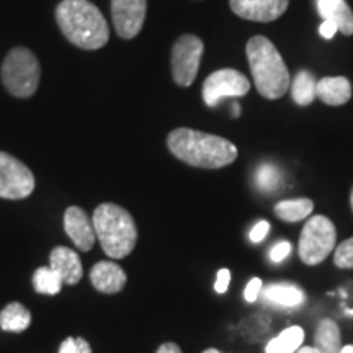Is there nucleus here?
I'll return each mask as SVG.
<instances>
[{"instance_id": "nucleus-1", "label": "nucleus", "mask_w": 353, "mask_h": 353, "mask_svg": "<svg viewBox=\"0 0 353 353\" xmlns=\"http://www.w3.org/2000/svg\"><path fill=\"white\" fill-rule=\"evenodd\" d=\"M167 148L179 161L200 169H223L237 159L236 144L221 136L192 128H176L167 136Z\"/></svg>"}, {"instance_id": "nucleus-2", "label": "nucleus", "mask_w": 353, "mask_h": 353, "mask_svg": "<svg viewBox=\"0 0 353 353\" xmlns=\"http://www.w3.org/2000/svg\"><path fill=\"white\" fill-rule=\"evenodd\" d=\"M56 21L74 46L95 51L110 39V28L100 8L90 0H63L56 7Z\"/></svg>"}, {"instance_id": "nucleus-3", "label": "nucleus", "mask_w": 353, "mask_h": 353, "mask_svg": "<svg viewBox=\"0 0 353 353\" xmlns=\"http://www.w3.org/2000/svg\"><path fill=\"white\" fill-rule=\"evenodd\" d=\"M255 87L263 99L276 100L288 92L290 72L283 57L270 39L257 34L245 46Z\"/></svg>"}, {"instance_id": "nucleus-4", "label": "nucleus", "mask_w": 353, "mask_h": 353, "mask_svg": "<svg viewBox=\"0 0 353 353\" xmlns=\"http://www.w3.org/2000/svg\"><path fill=\"white\" fill-rule=\"evenodd\" d=\"M92 223L97 239L108 257L120 260L134 250L138 228L130 211L114 203H103L95 208Z\"/></svg>"}, {"instance_id": "nucleus-5", "label": "nucleus", "mask_w": 353, "mask_h": 353, "mask_svg": "<svg viewBox=\"0 0 353 353\" xmlns=\"http://www.w3.org/2000/svg\"><path fill=\"white\" fill-rule=\"evenodd\" d=\"M0 76L8 94L19 99H28L38 90L41 68L37 56L28 48L19 46L6 56Z\"/></svg>"}, {"instance_id": "nucleus-6", "label": "nucleus", "mask_w": 353, "mask_h": 353, "mask_svg": "<svg viewBox=\"0 0 353 353\" xmlns=\"http://www.w3.org/2000/svg\"><path fill=\"white\" fill-rule=\"evenodd\" d=\"M337 242V229L329 218L316 214L304 224L299 236L298 254L306 265H319L329 257Z\"/></svg>"}, {"instance_id": "nucleus-7", "label": "nucleus", "mask_w": 353, "mask_h": 353, "mask_svg": "<svg viewBox=\"0 0 353 353\" xmlns=\"http://www.w3.org/2000/svg\"><path fill=\"white\" fill-rule=\"evenodd\" d=\"M205 44L195 34H182L172 46V77L176 85L190 87L198 76Z\"/></svg>"}, {"instance_id": "nucleus-8", "label": "nucleus", "mask_w": 353, "mask_h": 353, "mask_svg": "<svg viewBox=\"0 0 353 353\" xmlns=\"http://www.w3.org/2000/svg\"><path fill=\"white\" fill-rule=\"evenodd\" d=\"M34 190V175L12 154L0 151V198L23 200Z\"/></svg>"}, {"instance_id": "nucleus-9", "label": "nucleus", "mask_w": 353, "mask_h": 353, "mask_svg": "<svg viewBox=\"0 0 353 353\" xmlns=\"http://www.w3.org/2000/svg\"><path fill=\"white\" fill-rule=\"evenodd\" d=\"M250 82L236 69H219L203 82V100L210 108L218 107L224 99H237L249 94Z\"/></svg>"}, {"instance_id": "nucleus-10", "label": "nucleus", "mask_w": 353, "mask_h": 353, "mask_svg": "<svg viewBox=\"0 0 353 353\" xmlns=\"http://www.w3.org/2000/svg\"><path fill=\"white\" fill-rule=\"evenodd\" d=\"M148 0H112V20L118 37L132 39L143 30Z\"/></svg>"}, {"instance_id": "nucleus-11", "label": "nucleus", "mask_w": 353, "mask_h": 353, "mask_svg": "<svg viewBox=\"0 0 353 353\" xmlns=\"http://www.w3.org/2000/svg\"><path fill=\"white\" fill-rule=\"evenodd\" d=\"M237 17L260 23H270L288 10L290 0H229Z\"/></svg>"}, {"instance_id": "nucleus-12", "label": "nucleus", "mask_w": 353, "mask_h": 353, "mask_svg": "<svg viewBox=\"0 0 353 353\" xmlns=\"http://www.w3.org/2000/svg\"><path fill=\"white\" fill-rule=\"evenodd\" d=\"M64 231L82 252H88L95 245L97 236L94 223L79 206H69L64 213Z\"/></svg>"}, {"instance_id": "nucleus-13", "label": "nucleus", "mask_w": 353, "mask_h": 353, "mask_svg": "<svg viewBox=\"0 0 353 353\" xmlns=\"http://www.w3.org/2000/svg\"><path fill=\"white\" fill-rule=\"evenodd\" d=\"M50 267L63 278L65 285H77L83 276L81 257L76 250L65 245H57L51 250Z\"/></svg>"}, {"instance_id": "nucleus-14", "label": "nucleus", "mask_w": 353, "mask_h": 353, "mask_svg": "<svg viewBox=\"0 0 353 353\" xmlns=\"http://www.w3.org/2000/svg\"><path fill=\"white\" fill-rule=\"evenodd\" d=\"M90 281L94 288L100 293L105 294H114L120 293L126 285V273L118 263L101 262L95 263L90 270Z\"/></svg>"}, {"instance_id": "nucleus-15", "label": "nucleus", "mask_w": 353, "mask_h": 353, "mask_svg": "<svg viewBox=\"0 0 353 353\" xmlns=\"http://www.w3.org/2000/svg\"><path fill=\"white\" fill-rule=\"evenodd\" d=\"M316 8L322 20L334 21L339 32L345 37H352L353 10L345 0H316Z\"/></svg>"}, {"instance_id": "nucleus-16", "label": "nucleus", "mask_w": 353, "mask_h": 353, "mask_svg": "<svg viewBox=\"0 0 353 353\" xmlns=\"http://www.w3.org/2000/svg\"><path fill=\"white\" fill-rule=\"evenodd\" d=\"M316 95L322 103L341 107L352 99V83L347 77H322L317 81Z\"/></svg>"}, {"instance_id": "nucleus-17", "label": "nucleus", "mask_w": 353, "mask_h": 353, "mask_svg": "<svg viewBox=\"0 0 353 353\" xmlns=\"http://www.w3.org/2000/svg\"><path fill=\"white\" fill-rule=\"evenodd\" d=\"M262 296L267 303L278 307H298L304 303V291L293 283H273L262 290Z\"/></svg>"}, {"instance_id": "nucleus-18", "label": "nucleus", "mask_w": 353, "mask_h": 353, "mask_svg": "<svg viewBox=\"0 0 353 353\" xmlns=\"http://www.w3.org/2000/svg\"><path fill=\"white\" fill-rule=\"evenodd\" d=\"M32 324V312L21 303L13 301L0 311V329L6 332H23Z\"/></svg>"}, {"instance_id": "nucleus-19", "label": "nucleus", "mask_w": 353, "mask_h": 353, "mask_svg": "<svg viewBox=\"0 0 353 353\" xmlns=\"http://www.w3.org/2000/svg\"><path fill=\"white\" fill-rule=\"evenodd\" d=\"M316 348L321 353H341L342 334L337 322L332 319H322L316 330Z\"/></svg>"}, {"instance_id": "nucleus-20", "label": "nucleus", "mask_w": 353, "mask_h": 353, "mask_svg": "<svg viewBox=\"0 0 353 353\" xmlns=\"http://www.w3.org/2000/svg\"><path fill=\"white\" fill-rule=\"evenodd\" d=\"M312 210H314V203L309 198H296V200H283L276 203L275 216L286 223H298L311 216Z\"/></svg>"}, {"instance_id": "nucleus-21", "label": "nucleus", "mask_w": 353, "mask_h": 353, "mask_svg": "<svg viewBox=\"0 0 353 353\" xmlns=\"http://www.w3.org/2000/svg\"><path fill=\"white\" fill-rule=\"evenodd\" d=\"M303 342L304 330L299 325H291L267 343L265 353H296L301 348Z\"/></svg>"}, {"instance_id": "nucleus-22", "label": "nucleus", "mask_w": 353, "mask_h": 353, "mask_svg": "<svg viewBox=\"0 0 353 353\" xmlns=\"http://www.w3.org/2000/svg\"><path fill=\"white\" fill-rule=\"evenodd\" d=\"M316 88L317 81L314 74L309 72V70H299L293 83H291V97H293L294 103L299 105V107L311 105L314 99H317Z\"/></svg>"}, {"instance_id": "nucleus-23", "label": "nucleus", "mask_w": 353, "mask_h": 353, "mask_svg": "<svg viewBox=\"0 0 353 353\" xmlns=\"http://www.w3.org/2000/svg\"><path fill=\"white\" fill-rule=\"evenodd\" d=\"M64 281L51 267H39L33 275V286L39 294H57Z\"/></svg>"}, {"instance_id": "nucleus-24", "label": "nucleus", "mask_w": 353, "mask_h": 353, "mask_svg": "<svg viewBox=\"0 0 353 353\" xmlns=\"http://www.w3.org/2000/svg\"><path fill=\"white\" fill-rule=\"evenodd\" d=\"M255 183L263 193H273L281 187V172L273 164H262L255 172Z\"/></svg>"}, {"instance_id": "nucleus-25", "label": "nucleus", "mask_w": 353, "mask_h": 353, "mask_svg": "<svg viewBox=\"0 0 353 353\" xmlns=\"http://www.w3.org/2000/svg\"><path fill=\"white\" fill-rule=\"evenodd\" d=\"M334 263L335 267L350 270L353 268V237L343 241L341 245L334 249Z\"/></svg>"}, {"instance_id": "nucleus-26", "label": "nucleus", "mask_w": 353, "mask_h": 353, "mask_svg": "<svg viewBox=\"0 0 353 353\" xmlns=\"http://www.w3.org/2000/svg\"><path fill=\"white\" fill-rule=\"evenodd\" d=\"M59 353H92V347L85 339L69 337L61 343Z\"/></svg>"}, {"instance_id": "nucleus-27", "label": "nucleus", "mask_w": 353, "mask_h": 353, "mask_svg": "<svg viewBox=\"0 0 353 353\" xmlns=\"http://www.w3.org/2000/svg\"><path fill=\"white\" fill-rule=\"evenodd\" d=\"M290 254H291V244L288 241H281L272 247L270 259H272V262L280 263V262H283V260L288 257Z\"/></svg>"}, {"instance_id": "nucleus-28", "label": "nucleus", "mask_w": 353, "mask_h": 353, "mask_svg": "<svg viewBox=\"0 0 353 353\" xmlns=\"http://www.w3.org/2000/svg\"><path fill=\"white\" fill-rule=\"evenodd\" d=\"M263 288V283L260 278H252V280L249 281L245 286V291H244V298L247 303H255L259 299V294L260 291Z\"/></svg>"}, {"instance_id": "nucleus-29", "label": "nucleus", "mask_w": 353, "mask_h": 353, "mask_svg": "<svg viewBox=\"0 0 353 353\" xmlns=\"http://www.w3.org/2000/svg\"><path fill=\"white\" fill-rule=\"evenodd\" d=\"M268 231H270V223L265 219L259 221V223L255 224V226L252 228V231H250V234H249L250 241H252L254 244H259V242H262L265 237H267Z\"/></svg>"}, {"instance_id": "nucleus-30", "label": "nucleus", "mask_w": 353, "mask_h": 353, "mask_svg": "<svg viewBox=\"0 0 353 353\" xmlns=\"http://www.w3.org/2000/svg\"><path fill=\"white\" fill-rule=\"evenodd\" d=\"M229 283H231V272L228 268H221L218 272V276H216V283H214V290L216 293L224 294L229 288Z\"/></svg>"}, {"instance_id": "nucleus-31", "label": "nucleus", "mask_w": 353, "mask_h": 353, "mask_svg": "<svg viewBox=\"0 0 353 353\" xmlns=\"http://www.w3.org/2000/svg\"><path fill=\"white\" fill-rule=\"evenodd\" d=\"M339 32L337 25L334 23V21H329V20H322V23L319 26V34L322 38L325 39H332L335 37V33Z\"/></svg>"}, {"instance_id": "nucleus-32", "label": "nucleus", "mask_w": 353, "mask_h": 353, "mask_svg": "<svg viewBox=\"0 0 353 353\" xmlns=\"http://www.w3.org/2000/svg\"><path fill=\"white\" fill-rule=\"evenodd\" d=\"M156 353H182V348H180L174 342H165L157 348Z\"/></svg>"}, {"instance_id": "nucleus-33", "label": "nucleus", "mask_w": 353, "mask_h": 353, "mask_svg": "<svg viewBox=\"0 0 353 353\" xmlns=\"http://www.w3.org/2000/svg\"><path fill=\"white\" fill-rule=\"evenodd\" d=\"M296 353H321L316 347H301Z\"/></svg>"}, {"instance_id": "nucleus-34", "label": "nucleus", "mask_w": 353, "mask_h": 353, "mask_svg": "<svg viewBox=\"0 0 353 353\" xmlns=\"http://www.w3.org/2000/svg\"><path fill=\"white\" fill-rule=\"evenodd\" d=\"M232 114H234V117H236V118L241 114V107H239V105H237V103L232 105Z\"/></svg>"}, {"instance_id": "nucleus-35", "label": "nucleus", "mask_w": 353, "mask_h": 353, "mask_svg": "<svg viewBox=\"0 0 353 353\" xmlns=\"http://www.w3.org/2000/svg\"><path fill=\"white\" fill-rule=\"evenodd\" d=\"M341 353H353V345H345L341 348Z\"/></svg>"}, {"instance_id": "nucleus-36", "label": "nucleus", "mask_w": 353, "mask_h": 353, "mask_svg": "<svg viewBox=\"0 0 353 353\" xmlns=\"http://www.w3.org/2000/svg\"><path fill=\"white\" fill-rule=\"evenodd\" d=\"M203 353H221V352L216 350V348H208V350H205Z\"/></svg>"}, {"instance_id": "nucleus-37", "label": "nucleus", "mask_w": 353, "mask_h": 353, "mask_svg": "<svg viewBox=\"0 0 353 353\" xmlns=\"http://www.w3.org/2000/svg\"><path fill=\"white\" fill-rule=\"evenodd\" d=\"M350 205H352V210H353V188H352V195H350Z\"/></svg>"}]
</instances>
